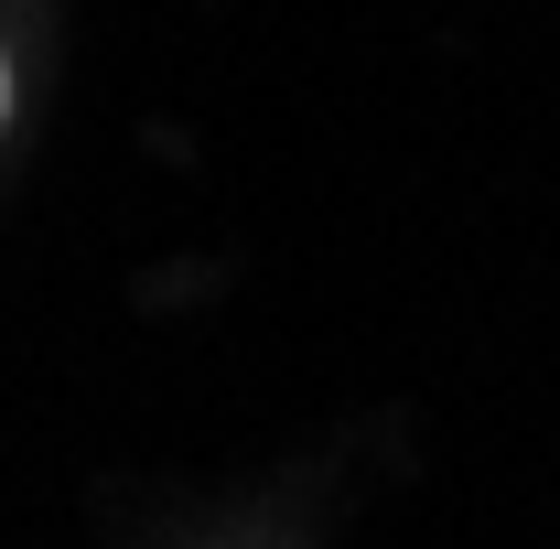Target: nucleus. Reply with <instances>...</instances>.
Here are the masks:
<instances>
[{"label": "nucleus", "mask_w": 560, "mask_h": 549, "mask_svg": "<svg viewBox=\"0 0 560 549\" xmlns=\"http://www.w3.org/2000/svg\"><path fill=\"white\" fill-rule=\"evenodd\" d=\"M0 108H11V66H0Z\"/></svg>", "instance_id": "1"}]
</instances>
